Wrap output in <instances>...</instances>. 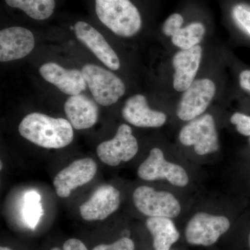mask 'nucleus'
<instances>
[{
	"mask_svg": "<svg viewBox=\"0 0 250 250\" xmlns=\"http://www.w3.org/2000/svg\"><path fill=\"white\" fill-rule=\"evenodd\" d=\"M18 130L27 141L47 149L66 147L74 139L73 127L67 120L36 112L24 117Z\"/></svg>",
	"mask_w": 250,
	"mask_h": 250,
	"instance_id": "1",
	"label": "nucleus"
},
{
	"mask_svg": "<svg viewBox=\"0 0 250 250\" xmlns=\"http://www.w3.org/2000/svg\"><path fill=\"white\" fill-rule=\"evenodd\" d=\"M95 10L99 20L121 37L134 36L142 27L139 10L130 0H95Z\"/></svg>",
	"mask_w": 250,
	"mask_h": 250,
	"instance_id": "2",
	"label": "nucleus"
},
{
	"mask_svg": "<svg viewBox=\"0 0 250 250\" xmlns=\"http://www.w3.org/2000/svg\"><path fill=\"white\" fill-rule=\"evenodd\" d=\"M81 71L94 100L100 105L111 106L124 95V82L113 72L91 63L85 65Z\"/></svg>",
	"mask_w": 250,
	"mask_h": 250,
	"instance_id": "3",
	"label": "nucleus"
},
{
	"mask_svg": "<svg viewBox=\"0 0 250 250\" xmlns=\"http://www.w3.org/2000/svg\"><path fill=\"white\" fill-rule=\"evenodd\" d=\"M179 139L184 146H193L195 152L200 156L212 154L220 148L214 118L208 113L189 121L181 129Z\"/></svg>",
	"mask_w": 250,
	"mask_h": 250,
	"instance_id": "4",
	"label": "nucleus"
},
{
	"mask_svg": "<svg viewBox=\"0 0 250 250\" xmlns=\"http://www.w3.org/2000/svg\"><path fill=\"white\" fill-rule=\"evenodd\" d=\"M230 225L229 220L224 215L199 212L187 224L186 239L195 246H210L228 231Z\"/></svg>",
	"mask_w": 250,
	"mask_h": 250,
	"instance_id": "5",
	"label": "nucleus"
},
{
	"mask_svg": "<svg viewBox=\"0 0 250 250\" xmlns=\"http://www.w3.org/2000/svg\"><path fill=\"white\" fill-rule=\"evenodd\" d=\"M133 200L137 209L149 217L173 218L182 211L179 200L172 193L156 191L147 186H141L134 190Z\"/></svg>",
	"mask_w": 250,
	"mask_h": 250,
	"instance_id": "6",
	"label": "nucleus"
},
{
	"mask_svg": "<svg viewBox=\"0 0 250 250\" xmlns=\"http://www.w3.org/2000/svg\"><path fill=\"white\" fill-rule=\"evenodd\" d=\"M138 176L145 181L166 179L177 187H185L189 182L185 169L166 160L163 151L157 147L151 149L147 159L140 165Z\"/></svg>",
	"mask_w": 250,
	"mask_h": 250,
	"instance_id": "7",
	"label": "nucleus"
},
{
	"mask_svg": "<svg viewBox=\"0 0 250 250\" xmlns=\"http://www.w3.org/2000/svg\"><path fill=\"white\" fill-rule=\"evenodd\" d=\"M216 92L214 82L199 79L184 91L177 108V115L183 121H190L202 116L209 106Z\"/></svg>",
	"mask_w": 250,
	"mask_h": 250,
	"instance_id": "8",
	"label": "nucleus"
},
{
	"mask_svg": "<svg viewBox=\"0 0 250 250\" xmlns=\"http://www.w3.org/2000/svg\"><path fill=\"white\" fill-rule=\"evenodd\" d=\"M139 143L129 125H121L116 136L109 141L100 143L97 154L102 162L106 165L117 166L121 162H127L137 154Z\"/></svg>",
	"mask_w": 250,
	"mask_h": 250,
	"instance_id": "9",
	"label": "nucleus"
},
{
	"mask_svg": "<svg viewBox=\"0 0 250 250\" xmlns=\"http://www.w3.org/2000/svg\"><path fill=\"white\" fill-rule=\"evenodd\" d=\"M98 170L95 161L90 158L79 159L56 175L54 186L59 197L66 198L72 190L90 182Z\"/></svg>",
	"mask_w": 250,
	"mask_h": 250,
	"instance_id": "10",
	"label": "nucleus"
},
{
	"mask_svg": "<svg viewBox=\"0 0 250 250\" xmlns=\"http://www.w3.org/2000/svg\"><path fill=\"white\" fill-rule=\"evenodd\" d=\"M120 204L118 189L105 184L97 188L89 200L80 206V214L87 221L104 220L119 208Z\"/></svg>",
	"mask_w": 250,
	"mask_h": 250,
	"instance_id": "11",
	"label": "nucleus"
},
{
	"mask_svg": "<svg viewBox=\"0 0 250 250\" xmlns=\"http://www.w3.org/2000/svg\"><path fill=\"white\" fill-rule=\"evenodd\" d=\"M35 46L31 31L21 27L5 28L0 31V62H8L27 57Z\"/></svg>",
	"mask_w": 250,
	"mask_h": 250,
	"instance_id": "12",
	"label": "nucleus"
},
{
	"mask_svg": "<svg viewBox=\"0 0 250 250\" xmlns=\"http://www.w3.org/2000/svg\"><path fill=\"white\" fill-rule=\"evenodd\" d=\"M75 33L77 39L106 67L111 70H118L121 67L116 52L100 31L88 23L80 21L75 24Z\"/></svg>",
	"mask_w": 250,
	"mask_h": 250,
	"instance_id": "13",
	"label": "nucleus"
},
{
	"mask_svg": "<svg viewBox=\"0 0 250 250\" xmlns=\"http://www.w3.org/2000/svg\"><path fill=\"white\" fill-rule=\"evenodd\" d=\"M39 72L44 80L67 95H79L86 89L84 77L77 69L64 68L56 62H49L41 65Z\"/></svg>",
	"mask_w": 250,
	"mask_h": 250,
	"instance_id": "14",
	"label": "nucleus"
},
{
	"mask_svg": "<svg viewBox=\"0 0 250 250\" xmlns=\"http://www.w3.org/2000/svg\"><path fill=\"white\" fill-rule=\"evenodd\" d=\"M122 116L127 123L138 127H160L167 121L166 113L151 109L147 99L140 94L126 100L122 110Z\"/></svg>",
	"mask_w": 250,
	"mask_h": 250,
	"instance_id": "15",
	"label": "nucleus"
},
{
	"mask_svg": "<svg viewBox=\"0 0 250 250\" xmlns=\"http://www.w3.org/2000/svg\"><path fill=\"white\" fill-rule=\"evenodd\" d=\"M202 48L200 45L188 49H181L172 58L173 87L178 92L185 91L195 81L200 68Z\"/></svg>",
	"mask_w": 250,
	"mask_h": 250,
	"instance_id": "16",
	"label": "nucleus"
},
{
	"mask_svg": "<svg viewBox=\"0 0 250 250\" xmlns=\"http://www.w3.org/2000/svg\"><path fill=\"white\" fill-rule=\"evenodd\" d=\"M64 110L74 129H89L98 121V106L93 100L82 94L70 95L64 104Z\"/></svg>",
	"mask_w": 250,
	"mask_h": 250,
	"instance_id": "17",
	"label": "nucleus"
},
{
	"mask_svg": "<svg viewBox=\"0 0 250 250\" xmlns=\"http://www.w3.org/2000/svg\"><path fill=\"white\" fill-rule=\"evenodd\" d=\"M146 226L153 237L155 250H170L180 236L171 218L149 217L146 221Z\"/></svg>",
	"mask_w": 250,
	"mask_h": 250,
	"instance_id": "18",
	"label": "nucleus"
},
{
	"mask_svg": "<svg viewBox=\"0 0 250 250\" xmlns=\"http://www.w3.org/2000/svg\"><path fill=\"white\" fill-rule=\"evenodd\" d=\"M8 6L18 8L37 21L47 19L55 9L54 0H5Z\"/></svg>",
	"mask_w": 250,
	"mask_h": 250,
	"instance_id": "19",
	"label": "nucleus"
},
{
	"mask_svg": "<svg viewBox=\"0 0 250 250\" xmlns=\"http://www.w3.org/2000/svg\"><path fill=\"white\" fill-rule=\"evenodd\" d=\"M205 26L202 22H192L180 27L172 35V43L181 49H188L198 45L205 35Z\"/></svg>",
	"mask_w": 250,
	"mask_h": 250,
	"instance_id": "20",
	"label": "nucleus"
},
{
	"mask_svg": "<svg viewBox=\"0 0 250 250\" xmlns=\"http://www.w3.org/2000/svg\"><path fill=\"white\" fill-rule=\"evenodd\" d=\"M41 197L39 192L31 190L24 195L23 218L31 229H35L43 215V208L41 203Z\"/></svg>",
	"mask_w": 250,
	"mask_h": 250,
	"instance_id": "21",
	"label": "nucleus"
},
{
	"mask_svg": "<svg viewBox=\"0 0 250 250\" xmlns=\"http://www.w3.org/2000/svg\"><path fill=\"white\" fill-rule=\"evenodd\" d=\"M232 18L237 25L250 36V6L245 4L233 6Z\"/></svg>",
	"mask_w": 250,
	"mask_h": 250,
	"instance_id": "22",
	"label": "nucleus"
},
{
	"mask_svg": "<svg viewBox=\"0 0 250 250\" xmlns=\"http://www.w3.org/2000/svg\"><path fill=\"white\" fill-rule=\"evenodd\" d=\"M230 121L236 126L239 134L245 136H250V116L237 112L231 116Z\"/></svg>",
	"mask_w": 250,
	"mask_h": 250,
	"instance_id": "23",
	"label": "nucleus"
},
{
	"mask_svg": "<svg viewBox=\"0 0 250 250\" xmlns=\"http://www.w3.org/2000/svg\"><path fill=\"white\" fill-rule=\"evenodd\" d=\"M184 18L179 14H173L166 19L163 25L162 30L166 36L172 37L176 31L182 27Z\"/></svg>",
	"mask_w": 250,
	"mask_h": 250,
	"instance_id": "24",
	"label": "nucleus"
},
{
	"mask_svg": "<svg viewBox=\"0 0 250 250\" xmlns=\"http://www.w3.org/2000/svg\"><path fill=\"white\" fill-rule=\"evenodd\" d=\"M135 246L132 240L129 238H122L110 245H99L93 250H134Z\"/></svg>",
	"mask_w": 250,
	"mask_h": 250,
	"instance_id": "25",
	"label": "nucleus"
},
{
	"mask_svg": "<svg viewBox=\"0 0 250 250\" xmlns=\"http://www.w3.org/2000/svg\"><path fill=\"white\" fill-rule=\"evenodd\" d=\"M62 248L63 250H88L85 245L77 238L67 240L64 243Z\"/></svg>",
	"mask_w": 250,
	"mask_h": 250,
	"instance_id": "26",
	"label": "nucleus"
},
{
	"mask_svg": "<svg viewBox=\"0 0 250 250\" xmlns=\"http://www.w3.org/2000/svg\"><path fill=\"white\" fill-rule=\"evenodd\" d=\"M241 88L250 93V70H243L239 75Z\"/></svg>",
	"mask_w": 250,
	"mask_h": 250,
	"instance_id": "27",
	"label": "nucleus"
},
{
	"mask_svg": "<svg viewBox=\"0 0 250 250\" xmlns=\"http://www.w3.org/2000/svg\"><path fill=\"white\" fill-rule=\"evenodd\" d=\"M0 250H12L11 249H10L9 248H6V247H1L0 248Z\"/></svg>",
	"mask_w": 250,
	"mask_h": 250,
	"instance_id": "28",
	"label": "nucleus"
},
{
	"mask_svg": "<svg viewBox=\"0 0 250 250\" xmlns=\"http://www.w3.org/2000/svg\"><path fill=\"white\" fill-rule=\"evenodd\" d=\"M248 243H249V246L250 248V233L249 234V237H248Z\"/></svg>",
	"mask_w": 250,
	"mask_h": 250,
	"instance_id": "29",
	"label": "nucleus"
},
{
	"mask_svg": "<svg viewBox=\"0 0 250 250\" xmlns=\"http://www.w3.org/2000/svg\"><path fill=\"white\" fill-rule=\"evenodd\" d=\"M51 250H62L59 249V248H52V249Z\"/></svg>",
	"mask_w": 250,
	"mask_h": 250,
	"instance_id": "30",
	"label": "nucleus"
},
{
	"mask_svg": "<svg viewBox=\"0 0 250 250\" xmlns=\"http://www.w3.org/2000/svg\"></svg>",
	"mask_w": 250,
	"mask_h": 250,
	"instance_id": "31",
	"label": "nucleus"
}]
</instances>
